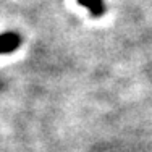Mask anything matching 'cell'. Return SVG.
<instances>
[{
	"instance_id": "obj_1",
	"label": "cell",
	"mask_w": 152,
	"mask_h": 152,
	"mask_svg": "<svg viewBox=\"0 0 152 152\" xmlns=\"http://www.w3.org/2000/svg\"><path fill=\"white\" fill-rule=\"evenodd\" d=\"M20 45V36L15 32H7L0 36V53H10L18 49Z\"/></svg>"
},
{
	"instance_id": "obj_2",
	"label": "cell",
	"mask_w": 152,
	"mask_h": 152,
	"mask_svg": "<svg viewBox=\"0 0 152 152\" xmlns=\"http://www.w3.org/2000/svg\"><path fill=\"white\" fill-rule=\"evenodd\" d=\"M81 5H84V7H88L89 10H91V13L92 15H96V16H100L104 13V3H102V0H78Z\"/></svg>"
}]
</instances>
